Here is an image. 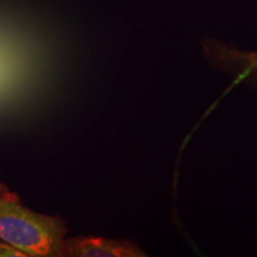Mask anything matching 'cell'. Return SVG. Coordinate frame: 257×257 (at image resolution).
I'll return each mask as SVG.
<instances>
[{
    "mask_svg": "<svg viewBox=\"0 0 257 257\" xmlns=\"http://www.w3.org/2000/svg\"><path fill=\"white\" fill-rule=\"evenodd\" d=\"M66 223L57 216L37 213L16 195L0 193V239L28 256H62Z\"/></svg>",
    "mask_w": 257,
    "mask_h": 257,
    "instance_id": "6da1fadb",
    "label": "cell"
},
{
    "mask_svg": "<svg viewBox=\"0 0 257 257\" xmlns=\"http://www.w3.org/2000/svg\"><path fill=\"white\" fill-rule=\"evenodd\" d=\"M62 256L144 257L147 253L130 240L81 236L64 239Z\"/></svg>",
    "mask_w": 257,
    "mask_h": 257,
    "instance_id": "7a4b0ae2",
    "label": "cell"
},
{
    "mask_svg": "<svg viewBox=\"0 0 257 257\" xmlns=\"http://www.w3.org/2000/svg\"><path fill=\"white\" fill-rule=\"evenodd\" d=\"M219 56H210L211 63L233 76L237 82L257 81V53L236 54L221 51Z\"/></svg>",
    "mask_w": 257,
    "mask_h": 257,
    "instance_id": "3957f363",
    "label": "cell"
},
{
    "mask_svg": "<svg viewBox=\"0 0 257 257\" xmlns=\"http://www.w3.org/2000/svg\"><path fill=\"white\" fill-rule=\"evenodd\" d=\"M0 257H28V255L11 244L0 243Z\"/></svg>",
    "mask_w": 257,
    "mask_h": 257,
    "instance_id": "277c9868",
    "label": "cell"
}]
</instances>
